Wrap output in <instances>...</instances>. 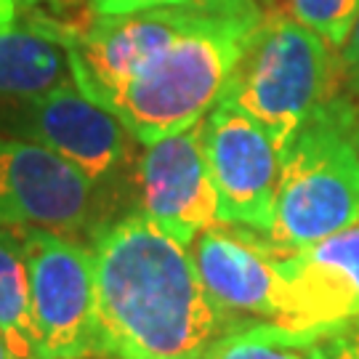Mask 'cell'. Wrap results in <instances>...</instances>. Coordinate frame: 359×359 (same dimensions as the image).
<instances>
[{"mask_svg":"<svg viewBox=\"0 0 359 359\" xmlns=\"http://www.w3.org/2000/svg\"><path fill=\"white\" fill-rule=\"evenodd\" d=\"M283 298L277 325L327 333L359 320V221L320 243L280 256Z\"/></svg>","mask_w":359,"mask_h":359,"instance_id":"cell-12","label":"cell"},{"mask_svg":"<svg viewBox=\"0 0 359 359\" xmlns=\"http://www.w3.org/2000/svg\"><path fill=\"white\" fill-rule=\"evenodd\" d=\"M0 359H16V354L8 348V344H6L3 338H0Z\"/></svg>","mask_w":359,"mask_h":359,"instance_id":"cell-20","label":"cell"},{"mask_svg":"<svg viewBox=\"0 0 359 359\" xmlns=\"http://www.w3.org/2000/svg\"><path fill=\"white\" fill-rule=\"evenodd\" d=\"M0 338L16 359H40L25 245L22 234L6 226H0Z\"/></svg>","mask_w":359,"mask_h":359,"instance_id":"cell-14","label":"cell"},{"mask_svg":"<svg viewBox=\"0 0 359 359\" xmlns=\"http://www.w3.org/2000/svg\"><path fill=\"white\" fill-rule=\"evenodd\" d=\"M99 187L56 152L0 133V226L83 229L96 210Z\"/></svg>","mask_w":359,"mask_h":359,"instance_id":"cell-8","label":"cell"},{"mask_svg":"<svg viewBox=\"0 0 359 359\" xmlns=\"http://www.w3.org/2000/svg\"><path fill=\"white\" fill-rule=\"evenodd\" d=\"M317 359H359V320L327 333H314Z\"/></svg>","mask_w":359,"mask_h":359,"instance_id":"cell-17","label":"cell"},{"mask_svg":"<svg viewBox=\"0 0 359 359\" xmlns=\"http://www.w3.org/2000/svg\"><path fill=\"white\" fill-rule=\"evenodd\" d=\"M179 359H203V354H200V357H179Z\"/></svg>","mask_w":359,"mask_h":359,"instance_id":"cell-23","label":"cell"},{"mask_svg":"<svg viewBox=\"0 0 359 359\" xmlns=\"http://www.w3.org/2000/svg\"><path fill=\"white\" fill-rule=\"evenodd\" d=\"M22 3H27V6H38L40 0H22Z\"/></svg>","mask_w":359,"mask_h":359,"instance_id":"cell-22","label":"cell"},{"mask_svg":"<svg viewBox=\"0 0 359 359\" xmlns=\"http://www.w3.org/2000/svg\"><path fill=\"white\" fill-rule=\"evenodd\" d=\"M72 80L69 27L22 0H0V99H29Z\"/></svg>","mask_w":359,"mask_h":359,"instance_id":"cell-13","label":"cell"},{"mask_svg":"<svg viewBox=\"0 0 359 359\" xmlns=\"http://www.w3.org/2000/svg\"><path fill=\"white\" fill-rule=\"evenodd\" d=\"M357 96L341 90L283 152L274 221L264 234L277 256H290L359 221Z\"/></svg>","mask_w":359,"mask_h":359,"instance_id":"cell-3","label":"cell"},{"mask_svg":"<svg viewBox=\"0 0 359 359\" xmlns=\"http://www.w3.org/2000/svg\"><path fill=\"white\" fill-rule=\"evenodd\" d=\"M142 147L133 160L139 213L184 245H192L200 231L221 224L218 192L208 168L200 123Z\"/></svg>","mask_w":359,"mask_h":359,"instance_id":"cell-9","label":"cell"},{"mask_svg":"<svg viewBox=\"0 0 359 359\" xmlns=\"http://www.w3.org/2000/svg\"><path fill=\"white\" fill-rule=\"evenodd\" d=\"M99 354L109 359L200 357L226 325L208 298L189 245L144 213L93 234Z\"/></svg>","mask_w":359,"mask_h":359,"instance_id":"cell-1","label":"cell"},{"mask_svg":"<svg viewBox=\"0 0 359 359\" xmlns=\"http://www.w3.org/2000/svg\"><path fill=\"white\" fill-rule=\"evenodd\" d=\"M203 359H317L314 333H298L277 322H248L221 333Z\"/></svg>","mask_w":359,"mask_h":359,"instance_id":"cell-15","label":"cell"},{"mask_svg":"<svg viewBox=\"0 0 359 359\" xmlns=\"http://www.w3.org/2000/svg\"><path fill=\"white\" fill-rule=\"evenodd\" d=\"M80 3H86L93 16H115V13L165 8V6H189V3H203V0H80Z\"/></svg>","mask_w":359,"mask_h":359,"instance_id":"cell-18","label":"cell"},{"mask_svg":"<svg viewBox=\"0 0 359 359\" xmlns=\"http://www.w3.org/2000/svg\"><path fill=\"white\" fill-rule=\"evenodd\" d=\"M261 19L258 0H210L152 65L99 93L96 102L115 112L139 144L192 128L218 104Z\"/></svg>","mask_w":359,"mask_h":359,"instance_id":"cell-2","label":"cell"},{"mask_svg":"<svg viewBox=\"0 0 359 359\" xmlns=\"http://www.w3.org/2000/svg\"><path fill=\"white\" fill-rule=\"evenodd\" d=\"M341 51L290 13H264L218 102L258 120L280 154L325 104L346 90Z\"/></svg>","mask_w":359,"mask_h":359,"instance_id":"cell-4","label":"cell"},{"mask_svg":"<svg viewBox=\"0 0 359 359\" xmlns=\"http://www.w3.org/2000/svg\"><path fill=\"white\" fill-rule=\"evenodd\" d=\"M341 62H344V75H346L348 90L359 99V22L351 29L346 46L341 48Z\"/></svg>","mask_w":359,"mask_h":359,"instance_id":"cell-19","label":"cell"},{"mask_svg":"<svg viewBox=\"0 0 359 359\" xmlns=\"http://www.w3.org/2000/svg\"><path fill=\"white\" fill-rule=\"evenodd\" d=\"M210 0L165 6L115 16H93L86 27H69L72 77L96 99L104 90L139 75L203 16Z\"/></svg>","mask_w":359,"mask_h":359,"instance_id":"cell-10","label":"cell"},{"mask_svg":"<svg viewBox=\"0 0 359 359\" xmlns=\"http://www.w3.org/2000/svg\"><path fill=\"white\" fill-rule=\"evenodd\" d=\"M287 13L341 51L359 22V0H287Z\"/></svg>","mask_w":359,"mask_h":359,"instance_id":"cell-16","label":"cell"},{"mask_svg":"<svg viewBox=\"0 0 359 359\" xmlns=\"http://www.w3.org/2000/svg\"><path fill=\"white\" fill-rule=\"evenodd\" d=\"M25 245L40 359L99 354L93 250L62 231L19 229Z\"/></svg>","mask_w":359,"mask_h":359,"instance_id":"cell-5","label":"cell"},{"mask_svg":"<svg viewBox=\"0 0 359 359\" xmlns=\"http://www.w3.org/2000/svg\"><path fill=\"white\" fill-rule=\"evenodd\" d=\"M354 142L359 147V99H357V120H354Z\"/></svg>","mask_w":359,"mask_h":359,"instance_id":"cell-21","label":"cell"},{"mask_svg":"<svg viewBox=\"0 0 359 359\" xmlns=\"http://www.w3.org/2000/svg\"><path fill=\"white\" fill-rule=\"evenodd\" d=\"M0 133L35 142L83 170L96 187L109 184L133 154L123 120L72 80L29 99H0Z\"/></svg>","mask_w":359,"mask_h":359,"instance_id":"cell-6","label":"cell"},{"mask_svg":"<svg viewBox=\"0 0 359 359\" xmlns=\"http://www.w3.org/2000/svg\"><path fill=\"white\" fill-rule=\"evenodd\" d=\"M203 147L218 192L221 224L266 234L274 221L283 154L266 128L231 104L218 102L203 120Z\"/></svg>","mask_w":359,"mask_h":359,"instance_id":"cell-7","label":"cell"},{"mask_svg":"<svg viewBox=\"0 0 359 359\" xmlns=\"http://www.w3.org/2000/svg\"><path fill=\"white\" fill-rule=\"evenodd\" d=\"M189 250L226 330L248 322H277L283 298L280 256L261 231L216 224L200 231Z\"/></svg>","mask_w":359,"mask_h":359,"instance_id":"cell-11","label":"cell"}]
</instances>
